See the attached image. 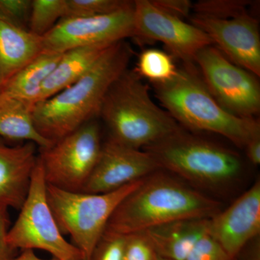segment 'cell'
<instances>
[{
    "label": "cell",
    "mask_w": 260,
    "mask_h": 260,
    "mask_svg": "<svg viewBox=\"0 0 260 260\" xmlns=\"http://www.w3.org/2000/svg\"><path fill=\"white\" fill-rule=\"evenodd\" d=\"M152 84L155 97L179 125L221 135L241 148L260 137L259 121L228 112L210 93L197 68L184 66L169 81Z\"/></svg>",
    "instance_id": "obj_3"
},
{
    "label": "cell",
    "mask_w": 260,
    "mask_h": 260,
    "mask_svg": "<svg viewBox=\"0 0 260 260\" xmlns=\"http://www.w3.org/2000/svg\"><path fill=\"white\" fill-rule=\"evenodd\" d=\"M47 184L42 162L37 158L28 196L7 234V241L18 250L41 249L58 260H83L79 249L64 239L47 198Z\"/></svg>",
    "instance_id": "obj_7"
},
{
    "label": "cell",
    "mask_w": 260,
    "mask_h": 260,
    "mask_svg": "<svg viewBox=\"0 0 260 260\" xmlns=\"http://www.w3.org/2000/svg\"><path fill=\"white\" fill-rule=\"evenodd\" d=\"M133 1L127 0H66L64 18H87L110 14L122 9Z\"/></svg>",
    "instance_id": "obj_23"
},
{
    "label": "cell",
    "mask_w": 260,
    "mask_h": 260,
    "mask_svg": "<svg viewBox=\"0 0 260 260\" xmlns=\"http://www.w3.org/2000/svg\"><path fill=\"white\" fill-rule=\"evenodd\" d=\"M11 260H58L55 258H51L50 259H44L39 257L37 254L34 253V250H23L22 253L18 256H15Z\"/></svg>",
    "instance_id": "obj_32"
},
{
    "label": "cell",
    "mask_w": 260,
    "mask_h": 260,
    "mask_svg": "<svg viewBox=\"0 0 260 260\" xmlns=\"http://www.w3.org/2000/svg\"><path fill=\"white\" fill-rule=\"evenodd\" d=\"M158 172L121 202L104 235L127 237L177 220L209 219L221 211L219 202Z\"/></svg>",
    "instance_id": "obj_2"
},
{
    "label": "cell",
    "mask_w": 260,
    "mask_h": 260,
    "mask_svg": "<svg viewBox=\"0 0 260 260\" xmlns=\"http://www.w3.org/2000/svg\"><path fill=\"white\" fill-rule=\"evenodd\" d=\"M43 52L42 37L0 18V80L3 85Z\"/></svg>",
    "instance_id": "obj_16"
},
{
    "label": "cell",
    "mask_w": 260,
    "mask_h": 260,
    "mask_svg": "<svg viewBox=\"0 0 260 260\" xmlns=\"http://www.w3.org/2000/svg\"><path fill=\"white\" fill-rule=\"evenodd\" d=\"M133 54L124 41L113 44L75 83L37 103L32 119L39 135L52 144L99 116L109 88L128 69Z\"/></svg>",
    "instance_id": "obj_1"
},
{
    "label": "cell",
    "mask_w": 260,
    "mask_h": 260,
    "mask_svg": "<svg viewBox=\"0 0 260 260\" xmlns=\"http://www.w3.org/2000/svg\"><path fill=\"white\" fill-rule=\"evenodd\" d=\"M194 64L207 88L228 112L256 119L260 112L257 77L229 60L215 46L198 51Z\"/></svg>",
    "instance_id": "obj_9"
},
{
    "label": "cell",
    "mask_w": 260,
    "mask_h": 260,
    "mask_svg": "<svg viewBox=\"0 0 260 260\" xmlns=\"http://www.w3.org/2000/svg\"><path fill=\"white\" fill-rule=\"evenodd\" d=\"M9 208L0 207V260H11L17 250L13 249L7 241V234L10 229Z\"/></svg>",
    "instance_id": "obj_30"
},
{
    "label": "cell",
    "mask_w": 260,
    "mask_h": 260,
    "mask_svg": "<svg viewBox=\"0 0 260 260\" xmlns=\"http://www.w3.org/2000/svg\"><path fill=\"white\" fill-rule=\"evenodd\" d=\"M3 82L1 81V80H0V92H1L2 89L3 88Z\"/></svg>",
    "instance_id": "obj_34"
},
{
    "label": "cell",
    "mask_w": 260,
    "mask_h": 260,
    "mask_svg": "<svg viewBox=\"0 0 260 260\" xmlns=\"http://www.w3.org/2000/svg\"><path fill=\"white\" fill-rule=\"evenodd\" d=\"M134 37V1L110 13L63 18L42 37L44 52L63 54L75 48L114 44Z\"/></svg>",
    "instance_id": "obj_10"
},
{
    "label": "cell",
    "mask_w": 260,
    "mask_h": 260,
    "mask_svg": "<svg viewBox=\"0 0 260 260\" xmlns=\"http://www.w3.org/2000/svg\"><path fill=\"white\" fill-rule=\"evenodd\" d=\"M66 14V0H32L28 30L43 37Z\"/></svg>",
    "instance_id": "obj_22"
},
{
    "label": "cell",
    "mask_w": 260,
    "mask_h": 260,
    "mask_svg": "<svg viewBox=\"0 0 260 260\" xmlns=\"http://www.w3.org/2000/svg\"><path fill=\"white\" fill-rule=\"evenodd\" d=\"M246 155L251 164L259 166L260 164V137L251 140L245 147Z\"/></svg>",
    "instance_id": "obj_31"
},
{
    "label": "cell",
    "mask_w": 260,
    "mask_h": 260,
    "mask_svg": "<svg viewBox=\"0 0 260 260\" xmlns=\"http://www.w3.org/2000/svg\"><path fill=\"white\" fill-rule=\"evenodd\" d=\"M61 54L43 52L5 84L0 95L35 106L43 83L60 59Z\"/></svg>",
    "instance_id": "obj_19"
},
{
    "label": "cell",
    "mask_w": 260,
    "mask_h": 260,
    "mask_svg": "<svg viewBox=\"0 0 260 260\" xmlns=\"http://www.w3.org/2000/svg\"><path fill=\"white\" fill-rule=\"evenodd\" d=\"M112 45L98 44L85 46L75 48L63 53L55 68L43 83L39 102L56 95L75 83L96 63L104 53Z\"/></svg>",
    "instance_id": "obj_18"
},
{
    "label": "cell",
    "mask_w": 260,
    "mask_h": 260,
    "mask_svg": "<svg viewBox=\"0 0 260 260\" xmlns=\"http://www.w3.org/2000/svg\"><path fill=\"white\" fill-rule=\"evenodd\" d=\"M155 260H170V259H165V258L160 257V256H159L158 255H156V254H155Z\"/></svg>",
    "instance_id": "obj_33"
},
{
    "label": "cell",
    "mask_w": 260,
    "mask_h": 260,
    "mask_svg": "<svg viewBox=\"0 0 260 260\" xmlns=\"http://www.w3.org/2000/svg\"><path fill=\"white\" fill-rule=\"evenodd\" d=\"M37 146L31 142L10 146L0 139V207H23L37 165Z\"/></svg>",
    "instance_id": "obj_15"
},
{
    "label": "cell",
    "mask_w": 260,
    "mask_h": 260,
    "mask_svg": "<svg viewBox=\"0 0 260 260\" xmlns=\"http://www.w3.org/2000/svg\"><path fill=\"white\" fill-rule=\"evenodd\" d=\"M32 0H0V18L28 29Z\"/></svg>",
    "instance_id": "obj_25"
},
{
    "label": "cell",
    "mask_w": 260,
    "mask_h": 260,
    "mask_svg": "<svg viewBox=\"0 0 260 260\" xmlns=\"http://www.w3.org/2000/svg\"><path fill=\"white\" fill-rule=\"evenodd\" d=\"M191 23L205 32L229 60L260 76V34L256 18L248 13L229 18L194 14Z\"/></svg>",
    "instance_id": "obj_12"
},
{
    "label": "cell",
    "mask_w": 260,
    "mask_h": 260,
    "mask_svg": "<svg viewBox=\"0 0 260 260\" xmlns=\"http://www.w3.org/2000/svg\"><path fill=\"white\" fill-rule=\"evenodd\" d=\"M178 69L172 55L160 49H148L140 54L134 70L142 78L160 83L172 79Z\"/></svg>",
    "instance_id": "obj_21"
},
{
    "label": "cell",
    "mask_w": 260,
    "mask_h": 260,
    "mask_svg": "<svg viewBox=\"0 0 260 260\" xmlns=\"http://www.w3.org/2000/svg\"><path fill=\"white\" fill-rule=\"evenodd\" d=\"M134 38L161 42L186 68H196L194 58L198 51L213 45L203 30L167 14L150 0L134 1Z\"/></svg>",
    "instance_id": "obj_11"
},
{
    "label": "cell",
    "mask_w": 260,
    "mask_h": 260,
    "mask_svg": "<svg viewBox=\"0 0 260 260\" xmlns=\"http://www.w3.org/2000/svg\"><path fill=\"white\" fill-rule=\"evenodd\" d=\"M102 144L100 128L93 119L50 146L39 148L38 156L47 185L82 192L96 165Z\"/></svg>",
    "instance_id": "obj_8"
},
{
    "label": "cell",
    "mask_w": 260,
    "mask_h": 260,
    "mask_svg": "<svg viewBox=\"0 0 260 260\" xmlns=\"http://www.w3.org/2000/svg\"><path fill=\"white\" fill-rule=\"evenodd\" d=\"M143 150L160 169L202 185H221L242 172V159L237 153L191 135L181 126Z\"/></svg>",
    "instance_id": "obj_5"
},
{
    "label": "cell",
    "mask_w": 260,
    "mask_h": 260,
    "mask_svg": "<svg viewBox=\"0 0 260 260\" xmlns=\"http://www.w3.org/2000/svg\"><path fill=\"white\" fill-rule=\"evenodd\" d=\"M126 237L121 260H155V253L144 233Z\"/></svg>",
    "instance_id": "obj_26"
},
{
    "label": "cell",
    "mask_w": 260,
    "mask_h": 260,
    "mask_svg": "<svg viewBox=\"0 0 260 260\" xmlns=\"http://www.w3.org/2000/svg\"><path fill=\"white\" fill-rule=\"evenodd\" d=\"M158 170V164L145 150L109 138L102 144L96 165L82 192L103 194L117 190Z\"/></svg>",
    "instance_id": "obj_13"
},
{
    "label": "cell",
    "mask_w": 260,
    "mask_h": 260,
    "mask_svg": "<svg viewBox=\"0 0 260 260\" xmlns=\"http://www.w3.org/2000/svg\"><path fill=\"white\" fill-rule=\"evenodd\" d=\"M260 233V182L252 186L226 210L208 219L207 234L233 260Z\"/></svg>",
    "instance_id": "obj_14"
},
{
    "label": "cell",
    "mask_w": 260,
    "mask_h": 260,
    "mask_svg": "<svg viewBox=\"0 0 260 260\" xmlns=\"http://www.w3.org/2000/svg\"><path fill=\"white\" fill-rule=\"evenodd\" d=\"M34 107L28 103L0 95V137L31 142L39 148L50 146L51 143L39 135L34 125Z\"/></svg>",
    "instance_id": "obj_20"
},
{
    "label": "cell",
    "mask_w": 260,
    "mask_h": 260,
    "mask_svg": "<svg viewBox=\"0 0 260 260\" xmlns=\"http://www.w3.org/2000/svg\"><path fill=\"white\" fill-rule=\"evenodd\" d=\"M125 237L103 236L90 260H121Z\"/></svg>",
    "instance_id": "obj_28"
},
{
    "label": "cell",
    "mask_w": 260,
    "mask_h": 260,
    "mask_svg": "<svg viewBox=\"0 0 260 260\" xmlns=\"http://www.w3.org/2000/svg\"><path fill=\"white\" fill-rule=\"evenodd\" d=\"M152 4L168 15L182 19L187 18L192 10L189 0H150Z\"/></svg>",
    "instance_id": "obj_29"
},
{
    "label": "cell",
    "mask_w": 260,
    "mask_h": 260,
    "mask_svg": "<svg viewBox=\"0 0 260 260\" xmlns=\"http://www.w3.org/2000/svg\"><path fill=\"white\" fill-rule=\"evenodd\" d=\"M208 220H177L143 233L156 255L170 260H186L197 242L207 234Z\"/></svg>",
    "instance_id": "obj_17"
},
{
    "label": "cell",
    "mask_w": 260,
    "mask_h": 260,
    "mask_svg": "<svg viewBox=\"0 0 260 260\" xmlns=\"http://www.w3.org/2000/svg\"><path fill=\"white\" fill-rule=\"evenodd\" d=\"M186 260H233L208 234L197 242Z\"/></svg>",
    "instance_id": "obj_27"
},
{
    "label": "cell",
    "mask_w": 260,
    "mask_h": 260,
    "mask_svg": "<svg viewBox=\"0 0 260 260\" xmlns=\"http://www.w3.org/2000/svg\"><path fill=\"white\" fill-rule=\"evenodd\" d=\"M143 179L103 194L73 192L47 185V202L59 230L71 237L83 260H90L114 210Z\"/></svg>",
    "instance_id": "obj_6"
},
{
    "label": "cell",
    "mask_w": 260,
    "mask_h": 260,
    "mask_svg": "<svg viewBox=\"0 0 260 260\" xmlns=\"http://www.w3.org/2000/svg\"><path fill=\"white\" fill-rule=\"evenodd\" d=\"M99 116L111 139L130 148L144 149L172 134L180 125L150 96L148 85L127 69L113 83Z\"/></svg>",
    "instance_id": "obj_4"
},
{
    "label": "cell",
    "mask_w": 260,
    "mask_h": 260,
    "mask_svg": "<svg viewBox=\"0 0 260 260\" xmlns=\"http://www.w3.org/2000/svg\"><path fill=\"white\" fill-rule=\"evenodd\" d=\"M249 2L242 0H204L193 4L194 14L229 18L247 13Z\"/></svg>",
    "instance_id": "obj_24"
}]
</instances>
